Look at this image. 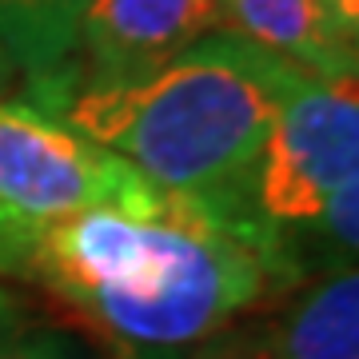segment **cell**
Here are the masks:
<instances>
[{
  "instance_id": "9c48e42d",
  "label": "cell",
  "mask_w": 359,
  "mask_h": 359,
  "mask_svg": "<svg viewBox=\"0 0 359 359\" xmlns=\"http://www.w3.org/2000/svg\"><path fill=\"white\" fill-rule=\"evenodd\" d=\"M188 359H276L259 344V332H219L204 347H196Z\"/></svg>"
},
{
  "instance_id": "277c9868",
  "label": "cell",
  "mask_w": 359,
  "mask_h": 359,
  "mask_svg": "<svg viewBox=\"0 0 359 359\" xmlns=\"http://www.w3.org/2000/svg\"><path fill=\"white\" fill-rule=\"evenodd\" d=\"M359 172L355 76L320 80L299 72L271 124L256 180V204L280 231L304 228Z\"/></svg>"
},
{
  "instance_id": "8992f818",
  "label": "cell",
  "mask_w": 359,
  "mask_h": 359,
  "mask_svg": "<svg viewBox=\"0 0 359 359\" xmlns=\"http://www.w3.org/2000/svg\"><path fill=\"white\" fill-rule=\"evenodd\" d=\"M96 0H0V52L28 80L36 108L65 112L80 25Z\"/></svg>"
},
{
  "instance_id": "30bf717a",
  "label": "cell",
  "mask_w": 359,
  "mask_h": 359,
  "mask_svg": "<svg viewBox=\"0 0 359 359\" xmlns=\"http://www.w3.org/2000/svg\"><path fill=\"white\" fill-rule=\"evenodd\" d=\"M0 359H65L44 339H8L0 332Z\"/></svg>"
},
{
  "instance_id": "52a82bcc",
  "label": "cell",
  "mask_w": 359,
  "mask_h": 359,
  "mask_svg": "<svg viewBox=\"0 0 359 359\" xmlns=\"http://www.w3.org/2000/svg\"><path fill=\"white\" fill-rule=\"evenodd\" d=\"M224 25L308 76H355L359 52L332 25L323 0H224Z\"/></svg>"
},
{
  "instance_id": "6da1fadb",
  "label": "cell",
  "mask_w": 359,
  "mask_h": 359,
  "mask_svg": "<svg viewBox=\"0 0 359 359\" xmlns=\"http://www.w3.org/2000/svg\"><path fill=\"white\" fill-rule=\"evenodd\" d=\"M25 280L68 304L116 359H188L259 299L304 283L256 200L172 192L148 176L56 224Z\"/></svg>"
},
{
  "instance_id": "8fae6325",
  "label": "cell",
  "mask_w": 359,
  "mask_h": 359,
  "mask_svg": "<svg viewBox=\"0 0 359 359\" xmlns=\"http://www.w3.org/2000/svg\"><path fill=\"white\" fill-rule=\"evenodd\" d=\"M323 8H327V16H332V25L355 44V36H359V0H323Z\"/></svg>"
},
{
  "instance_id": "7a4b0ae2",
  "label": "cell",
  "mask_w": 359,
  "mask_h": 359,
  "mask_svg": "<svg viewBox=\"0 0 359 359\" xmlns=\"http://www.w3.org/2000/svg\"><path fill=\"white\" fill-rule=\"evenodd\" d=\"M299 68L216 28L152 76L84 88L65 104L68 128L172 192L256 200L271 124Z\"/></svg>"
},
{
  "instance_id": "ba28073f",
  "label": "cell",
  "mask_w": 359,
  "mask_h": 359,
  "mask_svg": "<svg viewBox=\"0 0 359 359\" xmlns=\"http://www.w3.org/2000/svg\"><path fill=\"white\" fill-rule=\"evenodd\" d=\"M259 344L276 359H359L355 268L304 283L292 304L268 327H259Z\"/></svg>"
},
{
  "instance_id": "7c38bea8",
  "label": "cell",
  "mask_w": 359,
  "mask_h": 359,
  "mask_svg": "<svg viewBox=\"0 0 359 359\" xmlns=\"http://www.w3.org/2000/svg\"><path fill=\"white\" fill-rule=\"evenodd\" d=\"M8 80H13V65H8V60H4V52H0V88H4Z\"/></svg>"
},
{
  "instance_id": "5b68a950",
  "label": "cell",
  "mask_w": 359,
  "mask_h": 359,
  "mask_svg": "<svg viewBox=\"0 0 359 359\" xmlns=\"http://www.w3.org/2000/svg\"><path fill=\"white\" fill-rule=\"evenodd\" d=\"M216 28H224V0H96L80 25L68 100L152 76Z\"/></svg>"
},
{
  "instance_id": "3957f363",
  "label": "cell",
  "mask_w": 359,
  "mask_h": 359,
  "mask_svg": "<svg viewBox=\"0 0 359 359\" xmlns=\"http://www.w3.org/2000/svg\"><path fill=\"white\" fill-rule=\"evenodd\" d=\"M136 176L132 164L84 140L60 116L0 96V271L25 276L56 224L116 200Z\"/></svg>"
}]
</instances>
